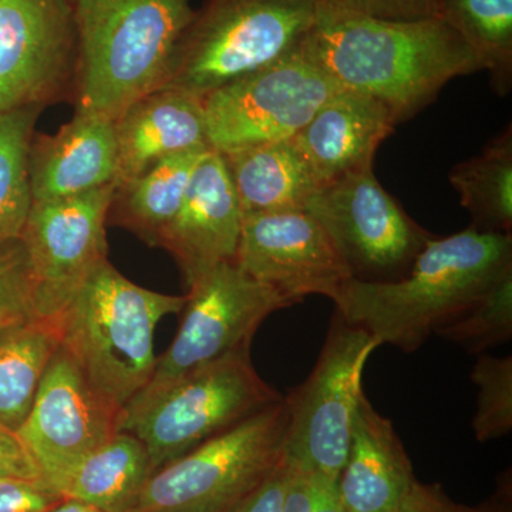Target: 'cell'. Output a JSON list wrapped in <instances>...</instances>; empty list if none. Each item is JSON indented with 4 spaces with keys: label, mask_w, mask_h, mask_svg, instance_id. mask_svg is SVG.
Listing matches in <instances>:
<instances>
[{
    "label": "cell",
    "mask_w": 512,
    "mask_h": 512,
    "mask_svg": "<svg viewBox=\"0 0 512 512\" xmlns=\"http://www.w3.org/2000/svg\"><path fill=\"white\" fill-rule=\"evenodd\" d=\"M303 49L339 84L382 101L399 123L458 76L483 70L463 37L441 18L389 22L323 0Z\"/></svg>",
    "instance_id": "cell-1"
},
{
    "label": "cell",
    "mask_w": 512,
    "mask_h": 512,
    "mask_svg": "<svg viewBox=\"0 0 512 512\" xmlns=\"http://www.w3.org/2000/svg\"><path fill=\"white\" fill-rule=\"evenodd\" d=\"M508 269L512 235L470 227L430 238L399 279H349L333 303L340 318L365 329L379 346L412 353Z\"/></svg>",
    "instance_id": "cell-2"
},
{
    "label": "cell",
    "mask_w": 512,
    "mask_h": 512,
    "mask_svg": "<svg viewBox=\"0 0 512 512\" xmlns=\"http://www.w3.org/2000/svg\"><path fill=\"white\" fill-rule=\"evenodd\" d=\"M76 111L114 120L163 86L195 16L191 0H77Z\"/></svg>",
    "instance_id": "cell-3"
},
{
    "label": "cell",
    "mask_w": 512,
    "mask_h": 512,
    "mask_svg": "<svg viewBox=\"0 0 512 512\" xmlns=\"http://www.w3.org/2000/svg\"><path fill=\"white\" fill-rule=\"evenodd\" d=\"M185 295L134 284L104 259L57 316L60 345L94 389L123 412L156 370L160 320L183 311Z\"/></svg>",
    "instance_id": "cell-4"
},
{
    "label": "cell",
    "mask_w": 512,
    "mask_h": 512,
    "mask_svg": "<svg viewBox=\"0 0 512 512\" xmlns=\"http://www.w3.org/2000/svg\"><path fill=\"white\" fill-rule=\"evenodd\" d=\"M322 2L205 0L175 49L163 86L204 99L271 66L302 45Z\"/></svg>",
    "instance_id": "cell-5"
},
{
    "label": "cell",
    "mask_w": 512,
    "mask_h": 512,
    "mask_svg": "<svg viewBox=\"0 0 512 512\" xmlns=\"http://www.w3.org/2000/svg\"><path fill=\"white\" fill-rule=\"evenodd\" d=\"M284 397L154 471L131 512H227L234 507L284 460Z\"/></svg>",
    "instance_id": "cell-6"
},
{
    "label": "cell",
    "mask_w": 512,
    "mask_h": 512,
    "mask_svg": "<svg viewBox=\"0 0 512 512\" xmlns=\"http://www.w3.org/2000/svg\"><path fill=\"white\" fill-rule=\"evenodd\" d=\"M249 350L195 370L121 413L120 430L143 441L153 473L284 397L258 375Z\"/></svg>",
    "instance_id": "cell-7"
},
{
    "label": "cell",
    "mask_w": 512,
    "mask_h": 512,
    "mask_svg": "<svg viewBox=\"0 0 512 512\" xmlns=\"http://www.w3.org/2000/svg\"><path fill=\"white\" fill-rule=\"evenodd\" d=\"M293 305L296 302L252 278L235 261L205 272L188 285L183 319L173 343L157 357L150 382L123 412L136 409L195 370L251 349L264 320Z\"/></svg>",
    "instance_id": "cell-8"
},
{
    "label": "cell",
    "mask_w": 512,
    "mask_h": 512,
    "mask_svg": "<svg viewBox=\"0 0 512 512\" xmlns=\"http://www.w3.org/2000/svg\"><path fill=\"white\" fill-rule=\"evenodd\" d=\"M380 348L360 326L333 316L308 379L284 397L285 458L313 476L338 481L348 457L353 416L363 393V370Z\"/></svg>",
    "instance_id": "cell-9"
},
{
    "label": "cell",
    "mask_w": 512,
    "mask_h": 512,
    "mask_svg": "<svg viewBox=\"0 0 512 512\" xmlns=\"http://www.w3.org/2000/svg\"><path fill=\"white\" fill-rule=\"evenodd\" d=\"M340 89L301 45L284 59L202 99L208 146L227 154L288 140Z\"/></svg>",
    "instance_id": "cell-10"
},
{
    "label": "cell",
    "mask_w": 512,
    "mask_h": 512,
    "mask_svg": "<svg viewBox=\"0 0 512 512\" xmlns=\"http://www.w3.org/2000/svg\"><path fill=\"white\" fill-rule=\"evenodd\" d=\"M305 210L322 225L359 281L399 279L433 238L384 190L373 170L322 185Z\"/></svg>",
    "instance_id": "cell-11"
},
{
    "label": "cell",
    "mask_w": 512,
    "mask_h": 512,
    "mask_svg": "<svg viewBox=\"0 0 512 512\" xmlns=\"http://www.w3.org/2000/svg\"><path fill=\"white\" fill-rule=\"evenodd\" d=\"M114 184L66 200L32 202L20 239L28 255L37 318L56 319L107 259Z\"/></svg>",
    "instance_id": "cell-12"
},
{
    "label": "cell",
    "mask_w": 512,
    "mask_h": 512,
    "mask_svg": "<svg viewBox=\"0 0 512 512\" xmlns=\"http://www.w3.org/2000/svg\"><path fill=\"white\" fill-rule=\"evenodd\" d=\"M76 62L69 0H0V111L73 100Z\"/></svg>",
    "instance_id": "cell-13"
},
{
    "label": "cell",
    "mask_w": 512,
    "mask_h": 512,
    "mask_svg": "<svg viewBox=\"0 0 512 512\" xmlns=\"http://www.w3.org/2000/svg\"><path fill=\"white\" fill-rule=\"evenodd\" d=\"M120 416L60 345L16 434L43 483L60 494L73 468L120 431Z\"/></svg>",
    "instance_id": "cell-14"
},
{
    "label": "cell",
    "mask_w": 512,
    "mask_h": 512,
    "mask_svg": "<svg viewBox=\"0 0 512 512\" xmlns=\"http://www.w3.org/2000/svg\"><path fill=\"white\" fill-rule=\"evenodd\" d=\"M235 262L296 303L311 295L335 301L352 279L332 239L305 208L244 215Z\"/></svg>",
    "instance_id": "cell-15"
},
{
    "label": "cell",
    "mask_w": 512,
    "mask_h": 512,
    "mask_svg": "<svg viewBox=\"0 0 512 512\" xmlns=\"http://www.w3.org/2000/svg\"><path fill=\"white\" fill-rule=\"evenodd\" d=\"M242 221L227 163L211 148L192 173L180 210L158 247L173 255L188 286L215 266L235 261Z\"/></svg>",
    "instance_id": "cell-16"
},
{
    "label": "cell",
    "mask_w": 512,
    "mask_h": 512,
    "mask_svg": "<svg viewBox=\"0 0 512 512\" xmlns=\"http://www.w3.org/2000/svg\"><path fill=\"white\" fill-rule=\"evenodd\" d=\"M397 124L382 101L340 89L292 138L322 187L345 175L373 170L377 148Z\"/></svg>",
    "instance_id": "cell-17"
},
{
    "label": "cell",
    "mask_w": 512,
    "mask_h": 512,
    "mask_svg": "<svg viewBox=\"0 0 512 512\" xmlns=\"http://www.w3.org/2000/svg\"><path fill=\"white\" fill-rule=\"evenodd\" d=\"M113 120L76 111L55 134H35L29 147L32 202L66 200L114 184Z\"/></svg>",
    "instance_id": "cell-18"
},
{
    "label": "cell",
    "mask_w": 512,
    "mask_h": 512,
    "mask_svg": "<svg viewBox=\"0 0 512 512\" xmlns=\"http://www.w3.org/2000/svg\"><path fill=\"white\" fill-rule=\"evenodd\" d=\"M117 151L114 187L127 183L164 158L210 148L204 101L163 86L126 107L113 120Z\"/></svg>",
    "instance_id": "cell-19"
},
{
    "label": "cell",
    "mask_w": 512,
    "mask_h": 512,
    "mask_svg": "<svg viewBox=\"0 0 512 512\" xmlns=\"http://www.w3.org/2000/svg\"><path fill=\"white\" fill-rule=\"evenodd\" d=\"M417 478L392 420L360 394L353 416L348 457L338 480L348 512L393 510Z\"/></svg>",
    "instance_id": "cell-20"
},
{
    "label": "cell",
    "mask_w": 512,
    "mask_h": 512,
    "mask_svg": "<svg viewBox=\"0 0 512 512\" xmlns=\"http://www.w3.org/2000/svg\"><path fill=\"white\" fill-rule=\"evenodd\" d=\"M244 215L303 210L320 185L293 138L222 154Z\"/></svg>",
    "instance_id": "cell-21"
},
{
    "label": "cell",
    "mask_w": 512,
    "mask_h": 512,
    "mask_svg": "<svg viewBox=\"0 0 512 512\" xmlns=\"http://www.w3.org/2000/svg\"><path fill=\"white\" fill-rule=\"evenodd\" d=\"M211 148L185 151L158 161L143 174L114 187L107 225L127 229L150 247L180 210L185 191L202 157Z\"/></svg>",
    "instance_id": "cell-22"
},
{
    "label": "cell",
    "mask_w": 512,
    "mask_h": 512,
    "mask_svg": "<svg viewBox=\"0 0 512 512\" xmlns=\"http://www.w3.org/2000/svg\"><path fill=\"white\" fill-rule=\"evenodd\" d=\"M151 474L143 441L120 430L73 468L60 495L103 512H131Z\"/></svg>",
    "instance_id": "cell-23"
},
{
    "label": "cell",
    "mask_w": 512,
    "mask_h": 512,
    "mask_svg": "<svg viewBox=\"0 0 512 512\" xmlns=\"http://www.w3.org/2000/svg\"><path fill=\"white\" fill-rule=\"evenodd\" d=\"M59 346L56 319L30 318L0 329V429H20Z\"/></svg>",
    "instance_id": "cell-24"
},
{
    "label": "cell",
    "mask_w": 512,
    "mask_h": 512,
    "mask_svg": "<svg viewBox=\"0 0 512 512\" xmlns=\"http://www.w3.org/2000/svg\"><path fill=\"white\" fill-rule=\"evenodd\" d=\"M450 184L476 229L498 234L512 231V133L508 126L478 156L453 168Z\"/></svg>",
    "instance_id": "cell-25"
},
{
    "label": "cell",
    "mask_w": 512,
    "mask_h": 512,
    "mask_svg": "<svg viewBox=\"0 0 512 512\" xmlns=\"http://www.w3.org/2000/svg\"><path fill=\"white\" fill-rule=\"evenodd\" d=\"M439 18L451 26L491 73L495 92L512 83V0H441Z\"/></svg>",
    "instance_id": "cell-26"
},
{
    "label": "cell",
    "mask_w": 512,
    "mask_h": 512,
    "mask_svg": "<svg viewBox=\"0 0 512 512\" xmlns=\"http://www.w3.org/2000/svg\"><path fill=\"white\" fill-rule=\"evenodd\" d=\"M42 110L0 111V245L20 238L32 207L28 156Z\"/></svg>",
    "instance_id": "cell-27"
},
{
    "label": "cell",
    "mask_w": 512,
    "mask_h": 512,
    "mask_svg": "<svg viewBox=\"0 0 512 512\" xmlns=\"http://www.w3.org/2000/svg\"><path fill=\"white\" fill-rule=\"evenodd\" d=\"M434 335L477 356L511 340L512 269L495 279L463 311L443 323Z\"/></svg>",
    "instance_id": "cell-28"
},
{
    "label": "cell",
    "mask_w": 512,
    "mask_h": 512,
    "mask_svg": "<svg viewBox=\"0 0 512 512\" xmlns=\"http://www.w3.org/2000/svg\"><path fill=\"white\" fill-rule=\"evenodd\" d=\"M471 380L478 387L474 436L481 443L508 436L512 431V356L478 355Z\"/></svg>",
    "instance_id": "cell-29"
},
{
    "label": "cell",
    "mask_w": 512,
    "mask_h": 512,
    "mask_svg": "<svg viewBox=\"0 0 512 512\" xmlns=\"http://www.w3.org/2000/svg\"><path fill=\"white\" fill-rule=\"evenodd\" d=\"M37 318L33 308L32 279L22 239L0 245V329Z\"/></svg>",
    "instance_id": "cell-30"
},
{
    "label": "cell",
    "mask_w": 512,
    "mask_h": 512,
    "mask_svg": "<svg viewBox=\"0 0 512 512\" xmlns=\"http://www.w3.org/2000/svg\"><path fill=\"white\" fill-rule=\"evenodd\" d=\"M350 12L389 22L439 18L441 0H330Z\"/></svg>",
    "instance_id": "cell-31"
},
{
    "label": "cell",
    "mask_w": 512,
    "mask_h": 512,
    "mask_svg": "<svg viewBox=\"0 0 512 512\" xmlns=\"http://www.w3.org/2000/svg\"><path fill=\"white\" fill-rule=\"evenodd\" d=\"M60 498L42 480L0 481V512H47Z\"/></svg>",
    "instance_id": "cell-32"
},
{
    "label": "cell",
    "mask_w": 512,
    "mask_h": 512,
    "mask_svg": "<svg viewBox=\"0 0 512 512\" xmlns=\"http://www.w3.org/2000/svg\"><path fill=\"white\" fill-rule=\"evenodd\" d=\"M291 466L284 456L278 467L254 491L227 512H281Z\"/></svg>",
    "instance_id": "cell-33"
},
{
    "label": "cell",
    "mask_w": 512,
    "mask_h": 512,
    "mask_svg": "<svg viewBox=\"0 0 512 512\" xmlns=\"http://www.w3.org/2000/svg\"><path fill=\"white\" fill-rule=\"evenodd\" d=\"M42 480L35 461L18 434L0 429V481Z\"/></svg>",
    "instance_id": "cell-34"
},
{
    "label": "cell",
    "mask_w": 512,
    "mask_h": 512,
    "mask_svg": "<svg viewBox=\"0 0 512 512\" xmlns=\"http://www.w3.org/2000/svg\"><path fill=\"white\" fill-rule=\"evenodd\" d=\"M474 508L458 504L448 497L440 484H423L414 481L409 493L404 495L393 510L387 512H473Z\"/></svg>",
    "instance_id": "cell-35"
},
{
    "label": "cell",
    "mask_w": 512,
    "mask_h": 512,
    "mask_svg": "<svg viewBox=\"0 0 512 512\" xmlns=\"http://www.w3.org/2000/svg\"><path fill=\"white\" fill-rule=\"evenodd\" d=\"M316 490H318L316 476L301 470V468L291 466L281 512H313Z\"/></svg>",
    "instance_id": "cell-36"
},
{
    "label": "cell",
    "mask_w": 512,
    "mask_h": 512,
    "mask_svg": "<svg viewBox=\"0 0 512 512\" xmlns=\"http://www.w3.org/2000/svg\"><path fill=\"white\" fill-rule=\"evenodd\" d=\"M318 490L313 512H348L340 498L338 481L318 477Z\"/></svg>",
    "instance_id": "cell-37"
},
{
    "label": "cell",
    "mask_w": 512,
    "mask_h": 512,
    "mask_svg": "<svg viewBox=\"0 0 512 512\" xmlns=\"http://www.w3.org/2000/svg\"><path fill=\"white\" fill-rule=\"evenodd\" d=\"M473 512H512L511 477L505 476L493 497L474 508Z\"/></svg>",
    "instance_id": "cell-38"
},
{
    "label": "cell",
    "mask_w": 512,
    "mask_h": 512,
    "mask_svg": "<svg viewBox=\"0 0 512 512\" xmlns=\"http://www.w3.org/2000/svg\"><path fill=\"white\" fill-rule=\"evenodd\" d=\"M47 512H103L97 510L93 505L83 503V501L74 500L70 497H62L56 501Z\"/></svg>",
    "instance_id": "cell-39"
},
{
    "label": "cell",
    "mask_w": 512,
    "mask_h": 512,
    "mask_svg": "<svg viewBox=\"0 0 512 512\" xmlns=\"http://www.w3.org/2000/svg\"><path fill=\"white\" fill-rule=\"evenodd\" d=\"M70 3H72V5H74V3L77 2V0H69Z\"/></svg>",
    "instance_id": "cell-40"
}]
</instances>
